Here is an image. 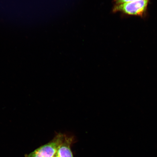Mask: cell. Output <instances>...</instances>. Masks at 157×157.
<instances>
[{"label":"cell","instance_id":"obj_4","mask_svg":"<svg viewBox=\"0 0 157 157\" xmlns=\"http://www.w3.org/2000/svg\"><path fill=\"white\" fill-rule=\"evenodd\" d=\"M135 1H136V0H114V2L115 3V5H119Z\"/></svg>","mask_w":157,"mask_h":157},{"label":"cell","instance_id":"obj_1","mask_svg":"<svg viewBox=\"0 0 157 157\" xmlns=\"http://www.w3.org/2000/svg\"><path fill=\"white\" fill-rule=\"evenodd\" d=\"M150 0H136L130 2L115 5L113 12H121L125 15L143 17L146 14Z\"/></svg>","mask_w":157,"mask_h":157},{"label":"cell","instance_id":"obj_2","mask_svg":"<svg viewBox=\"0 0 157 157\" xmlns=\"http://www.w3.org/2000/svg\"><path fill=\"white\" fill-rule=\"evenodd\" d=\"M65 134L59 133L50 142L40 146L25 157H54L56 156L59 146L64 138Z\"/></svg>","mask_w":157,"mask_h":157},{"label":"cell","instance_id":"obj_5","mask_svg":"<svg viewBox=\"0 0 157 157\" xmlns=\"http://www.w3.org/2000/svg\"><path fill=\"white\" fill-rule=\"evenodd\" d=\"M54 157H56V156H54Z\"/></svg>","mask_w":157,"mask_h":157},{"label":"cell","instance_id":"obj_3","mask_svg":"<svg viewBox=\"0 0 157 157\" xmlns=\"http://www.w3.org/2000/svg\"><path fill=\"white\" fill-rule=\"evenodd\" d=\"M73 137L65 134L64 140L59 146L56 156L57 157H74L71 146L73 141Z\"/></svg>","mask_w":157,"mask_h":157}]
</instances>
